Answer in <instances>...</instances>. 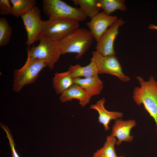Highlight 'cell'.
Instances as JSON below:
<instances>
[{
  "label": "cell",
  "mask_w": 157,
  "mask_h": 157,
  "mask_svg": "<svg viewBox=\"0 0 157 157\" xmlns=\"http://www.w3.org/2000/svg\"><path fill=\"white\" fill-rule=\"evenodd\" d=\"M140 85L135 87L133 99L138 105H142L154 120L157 134V84L153 76L145 81L141 76L136 77Z\"/></svg>",
  "instance_id": "1"
},
{
  "label": "cell",
  "mask_w": 157,
  "mask_h": 157,
  "mask_svg": "<svg viewBox=\"0 0 157 157\" xmlns=\"http://www.w3.org/2000/svg\"><path fill=\"white\" fill-rule=\"evenodd\" d=\"M94 39L89 30L78 28L59 41L62 54L75 53L78 59L90 48Z\"/></svg>",
  "instance_id": "2"
},
{
  "label": "cell",
  "mask_w": 157,
  "mask_h": 157,
  "mask_svg": "<svg viewBox=\"0 0 157 157\" xmlns=\"http://www.w3.org/2000/svg\"><path fill=\"white\" fill-rule=\"evenodd\" d=\"M39 41L38 45L27 49V58L44 60L52 69L62 55L59 41L42 35Z\"/></svg>",
  "instance_id": "3"
},
{
  "label": "cell",
  "mask_w": 157,
  "mask_h": 157,
  "mask_svg": "<svg viewBox=\"0 0 157 157\" xmlns=\"http://www.w3.org/2000/svg\"><path fill=\"white\" fill-rule=\"evenodd\" d=\"M43 10L49 19H61L78 22L86 17L79 8L73 7L61 0H43Z\"/></svg>",
  "instance_id": "4"
},
{
  "label": "cell",
  "mask_w": 157,
  "mask_h": 157,
  "mask_svg": "<svg viewBox=\"0 0 157 157\" xmlns=\"http://www.w3.org/2000/svg\"><path fill=\"white\" fill-rule=\"evenodd\" d=\"M46 67L47 65L44 60L27 58L21 68L14 71L13 90L19 92L24 86L34 83L40 72Z\"/></svg>",
  "instance_id": "5"
},
{
  "label": "cell",
  "mask_w": 157,
  "mask_h": 157,
  "mask_svg": "<svg viewBox=\"0 0 157 157\" xmlns=\"http://www.w3.org/2000/svg\"><path fill=\"white\" fill-rule=\"evenodd\" d=\"M78 22L61 19L42 21V35L60 41L79 28Z\"/></svg>",
  "instance_id": "6"
},
{
  "label": "cell",
  "mask_w": 157,
  "mask_h": 157,
  "mask_svg": "<svg viewBox=\"0 0 157 157\" xmlns=\"http://www.w3.org/2000/svg\"><path fill=\"white\" fill-rule=\"evenodd\" d=\"M90 60L95 64L98 74H108L117 77L121 81L127 82L130 78L123 73L122 66L115 55L104 56L96 51L92 53Z\"/></svg>",
  "instance_id": "7"
},
{
  "label": "cell",
  "mask_w": 157,
  "mask_h": 157,
  "mask_svg": "<svg viewBox=\"0 0 157 157\" xmlns=\"http://www.w3.org/2000/svg\"><path fill=\"white\" fill-rule=\"evenodd\" d=\"M26 32V44L29 47L39 41L42 36L41 11L36 6L21 17Z\"/></svg>",
  "instance_id": "8"
},
{
  "label": "cell",
  "mask_w": 157,
  "mask_h": 157,
  "mask_svg": "<svg viewBox=\"0 0 157 157\" xmlns=\"http://www.w3.org/2000/svg\"><path fill=\"white\" fill-rule=\"evenodd\" d=\"M124 23L120 18L111 26L97 42L95 51L104 56L115 55L114 42L119 33V28Z\"/></svg>",
  "instance_id": "9"
},
{
  "label": "cell",
  "mask_w": 157,
  "mask_h": 157,
  "mask_svg": "<svg viewBox=\"0 0 157 157\" xmlns=\"http://www.w3.org/2000/svg\"><path fill=\"white\" fill-rule=\"evenodd\" d=\"M90 19L86 25L97 42L118 19L117 16L108 15L104 11L100 12Z\"/></svg>",
  "instance_id": "10"
},
{
  "label": "cell",
  "mask_w": 157,
  "mask_h": 157,
  "mask_svg": "<svg viewBox=\"0 0 157 157\" xmlns=\"http://www.w3.org/2000/svg\"><path fill=\"white\" fill-rule=\"evenodd\" d=\"M136 124L134 120H124L120 118L115 120L111 135L116 138V145H119L123 142H129L133 140L134 137L131 135V131Z\"/></svg>",
  "instance_id": "11"
},
{
  "label": "cell",
  "mask_w": 157,
  "mask_h": 157,
  "mask_svg": "<svg viewBox=\"0 0 157 157\" xmlns=\"http://www.w3.org/2000/svg\"><path fill=\"white\" fill-rule=\"evenodd\" d=\"M105 98L98 101L94 104H91L90 108L97 111L98 114V121L101 124L106 131L109 130V124L113 120H115L121 118L123 116L122 113L117 111H110L107 110L104 106Z\"/></svg>",
  "instance_id": "12"
},
{
  "label": "cell",
  "mask_w": 157,
  "mask_h": 157,
  "mask_svg": "<svg viewBox=\"0 0 157 157\" xmlns=\"http://www.w3.org/2000/svg\"><path fill=\"white\" fill-rule=\"evenodd\" d=\"M92 97L88 91L80 86L74 84L61 94L60 99L63 103L76 99L79 101L80 105L84 107L89 103Z\"/></svg>",
  "instance_id": "13"
},
{
  "label": "cell",
  "mask_w": 157,
  "mask_h": 157,
  "mask_svg": "<svg viewBox=\"0 0 157 157\" xmlns=\"http://www.w3.org/2000/svg\"><path fill=\"white\" fill-rule=\"evenodd\" d=\"M74 84L78 85L88 91L92 96L101 92L103 88V82L98 75L87 78H76L73 79Z\"/></svg>",
  "instance_id": "14"
},
{
  "label": "cell",
  "mask_w": 157,
  "mask_h": 157,
  "mask_svg": "<svg viewBox=\"0 0 157 157\" xmlns=\"http://www.w3.org/2000/svg\"><path fill=\"white\" fill-rule=\"evenodd\" d=\"M73 78L67 71L56 73L52 79V85L56 93L61 94L74 84Z\"/></svg>",
  "instance_id": "15"
},
{
  "label": "cell",
  "mask_w": 157,
  "mask_h": 157,
  "mask_svg": "<svg viewBox=\"0 0 157 157\" xmlns=\"http://www.w3.org/2000/svg\"><path fill=\"white\" fill-rule=\"evenodd\" d=\"M68 71L73 78L82 77L87 78L98 74L95 64L91 60L88 65L85 66H82L78 64L71 65Z\"/></svg>",
  "instance_id": "16"
},
{
  "label": "cell",
  "mask_w": 157,
  "mask_h": 157,
  "mask_svg": "<svg viewBox=\"0 0 157 157\" xmlns=\"http://www.w3.org/2000/svg\"><path fill=\"white\" fill-rule=\"evenodd\" d=\"M75 5L78 6L83 13L90 19L100 12L99 0H72Z\"/></svg>",
  "instance_id": "17"
},
{
  "label": "cell",
  "mask_w": 157,
  "mask_h": 157,
  "mask_svg": "<svg viewBox=\"0 0 157 157\" xmlns=\"http://www.w3.org/2000/svg\"><path fill=\"white\" fill-rule=\"evenodd\" d=\"M12 6L11 15L19 18L29 11L35 6V0H10Z\"/></svg>",
  "instance_id": "18"
},
{
  "label": "cell",
  "mask_w": 157,
  "mask_h": 157,
  "mask_svg": "<svg viewBox=\"0 0 157 157\" xmlns=\"http://www.w3.org/2000/svg\"><path fill=\"white\" fill-rule=\"evenodd\" d=\"M117 141L115 137L108 136L103 146L94 153L93 157H118L115 150Z\"/></svg>",
  "instance_id": "19"
},
{
  "label": "cell",
  "mask_w": 157,
  "mask_h": 157,
  "mask_svg": "<svg viewBox=\"0 0 157 157\" xmlns=\"http://www.w3.org/2000/svg\"><path fill=\"white\" fill-rule=\"evenodd\" d=\"M101 8L107 14L110 15L117 10H126L124 0H99Z\"/></svg>",
  "instance_id": "20"
},
{
  "label": "cell",
  "mask_w": 157,
  "mask_h": 157,
  "mask_svg": "<svg viewBox=\"0 0 157 157\" xmlns=\"http://www.w3.org/2000/svg\"><path fill=\"white\" fill-rule=\"evenodd\" d=\"M12 28L6 18H0V46L6 45L10 39Z\"/></svg>",
  "instance_id": "21"
},
{
  "label": "cell",
  "mask_w": 157,
  "mask_h": 157,
  "mask_svg": "<svg viewBox=\"0 0 157 157\" xmlns=\"http://www.w3.org/2000/svg\"><path fill=\"white\" fill-rule=\"evenodd\" d=\"M1 127L6 133L7 137L8 139L11 151V157H20L16 150L15 144L9 129L8 127L3 125H1Z\"/></svg>",
  "instance_id": "22"
},
{
  "label": "cell",
  "mask_w": 157,
  "mask_h": 157,
  "mask_svg": "<svg viewBox=\"0 0 157 157\" xmlns=\"http://www.w3.org/2000/svg\"><path fill=\"white\" fill-rule=\"evenodd\" d=\"M12 6L10 0H0V14L1 15L11 14Z\"/></svg>",
  "instance_id": "23"
},
{
  "label": "cell",
  "mask_w": 157,
  "mask_h": 157,
  "mask_svg": "<svg viewBox=\"0 0 157 157\" xmlns=\"http://www.w3.org/2000/svg\"><path fill=\"white\" fill-rule=\"evenodd\" d=\"M148 28L150 29L157 30V26L150 24L149 25Z\"/></svg>",
  "instance_id": "24"
},
{
  "label": "cell",
  "mask_w": 157,
  "mask_h": 157,
  "mask_svg": "<svg viewBox=\"0 0 157 157\" xmlns=\"http://www.w3.org/2000/svg\"><path fill=\"white\" fill-rule=\"evenodd\" d=\"M118 157H124L123 156H118Z\"/></svg>",
  "instance_id": "25"
},
{
  "label": "cell",
  "mask_w": 157,
  "mask_h": 157,
  "mask_svg": "<svg viewBox=\"0 0 157 157\" xmlns=\"http://www.w3.org/2000/svg\"><path fill=\"white\" fill-rule=\"evenodd\" d=\"M156 81V83H157V80Z\"/></svg>",
  "instance_id": "26"
}]
</instances>
